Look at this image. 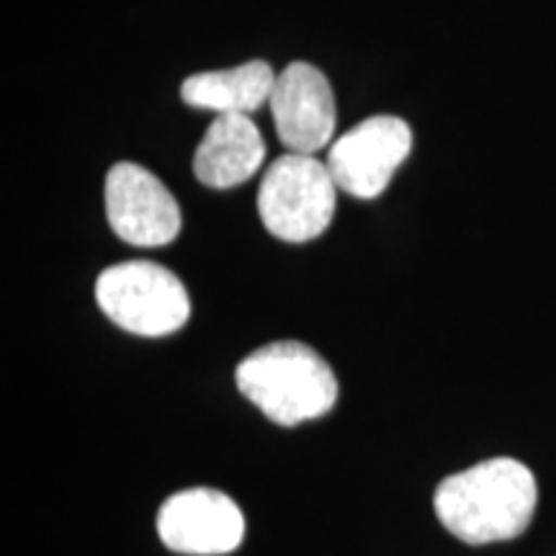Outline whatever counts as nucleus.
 Masks as SVG:
<instances>
[{
    "label": "nucleus",
    "mask_w": 556,
    "mask_h": 556,
    "mask_svg": "<svg viewBox=\"0 0 556 556\" xmlns=\"http://www.w3.org/2000/svg\"><path fill=\"white\" fill-rule=\"evenodd\" d=\"M235 381L242 397L283 428L317 420L338 402L332 366L315 348L299 340H276L255 348L235 368Z\"/></svg>",
    "instance_id": "2"
},
{
    "label": "nucleus",
    "mask_w": 556,
    "mask_h": 556,
    "mask_svg": "<svg viewBox=\"0 0 556 556\" xmlns=\"http://www.w3.org/2000/svg\"><path fill=\"white\" fill-rule=\"evenodd\" d=\"M413 150V129L400 116H368L330 144L328 168L353 199H377Z\"/></svg>",
    "instance_id": "5"
},
{
    "label": "nucleus",
    "mask_w": 556,
    "mask_h": 556,
    "mask_svg": "<svg viewBox=\"0 0 556 556\" xmlns=\"http://www.w3.org/2000/svg\"><path fill=\"white\" fill-rule=\"evenodd\" d=\"M165 548L189 556H222L240 548L245 518L232 497L212 486H191L165 500L157 513Z\"/></svg>",
    "instance_id": "7"
},
{
    "label": "nucleus",
    "mask_w": 556,
    "mask_h": 556,
    "mask_svg": "<svg viewBox=\"0 0 556 556\" xmlns=\"http://www.w3.org/2000/svg\"><path fill=\"white\" fill-rule=\"evenodd\" d=\"M266 142L250 116H217L193 152V176L208 189H235L261 170Z\"/></svg>",
    "instance_id": "9"
},
{
    "label": "nucleus",
    "mask_w": 556,
    "mask_h": 556,
    "mask_svg": "<svg viewBox=\"0 0 556 556\" xmlns=\"http://www.w3.org/2000/svg\"><path fill=\"white\" fill-rule=\"evenodd\" d=\"M338 184L328 163L315 155L287 152L270 163L258 189L263 227L283 242L317 240L336 217Z\"/></svg>",
    "instance_id": "4"
},
{
    "label": "nucleus",
    "mask_w": 556,
    "mask_h": 556,
    "mask_svg": "<svg viewBox=\"0 0 556 556\" xmlns=\"http://www.w3.org/2000/svg\"><path fill=\"white\" fill-rule=\"evenodd\" d=\"M274 86V67L263 60H250L238 67L191 75L180 86V99L193 109L214 111L217 116H250L270 101Z\"/></svg>",
    "instance_id": "10"
},
{
    "label": "nucleus",
    "mask_w": 556,
    "mask_h": 556,
    "mask_svg": "<svg viewBox=\"0 0 556 556\" xmlns=\"http://www.w3.org/2000/svg\"><path fill=\"white\" fill-rule=\"evenodd\" d=\"M96 302L111 323L142 338L173 336L191 317L184 281L152 261H127L101 270Z\"/></svg>",
    "instance_id": "3"
},
{
    "label": "nucleus",
    "mask_w": 556,
    "mask_h": 556,
    "mask_svg": "<svg viewBox=\"0 0 556 556\" xmlns=\"http://www.w3.org/2000/svg\"><path fill=\"white\" fill-rule=\"evenodd\" d=\"M270 114L278 139L289 152L317 155L336 142L338 106L330 80L309 62H291L276 75Z\"/></svg>",
    "instance_id": "8"
},
{
    "label": "nucleus",
    "mask_w": 556,
    "mask_h": 556,
    "mask_svg": "<svg viewBox=\"0 0 556 556\" xmlns=\"http://www.w3.org/2000/svg\"><path fill=\"white\" fill-rule=\"evenodd\" d=\"M106 219L116 238L135 248L170 245L180 235V206L155 173L116 163L106 176Z\"/></svg>",
    "instance_id": "6"
},
{
    "label": "nucleus",
    "mask_w": 556,
    "mask_h": 556,
    "mask_svg": "<svg viewBox=\"0 0 556 556\" xmlns=\"http://www.w3.org/2000/svg\"><path fill=\"white\" fill-rule=\"evenodd\" d=\"M539 486L516 458H490L456 471L435 486L433 507L441 526L471 546L518 539L531 526Z\"/></svg>",
    "instance_id": "1"
}]
</instances>
